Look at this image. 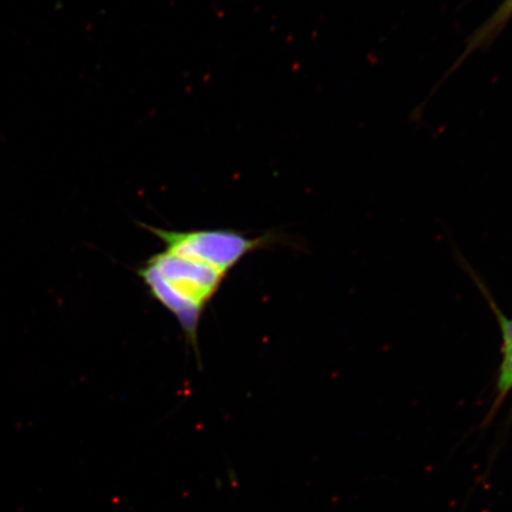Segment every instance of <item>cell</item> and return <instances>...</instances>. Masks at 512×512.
<instances>
[{
  "mask_svg": "<svg viewBox=\"0 0 512 512\" xmlns=\"http://www.w3.org/2000/svg\"><path fill=\"white\" fill-rule=\"evenodd\" d=\"M139 226L162 240L166 246L165 251L201 262L224 275L233 270L247 254L272 246L277 241L271 235L248 238L232 229L175 232L147 226L145 223H139Z\"/></svg>",
  "mask_w": 512,
  "mask_h": 512,
  "instance_id": "1",
  "label": "cell"
},
{
  "mask_svg": "<svg viewBox=\"0 0 512 512\" xmlns=\"http://www.w3.org/2000/svg\"><path fill=\"white\" fill-rule=\"evenodd\" d=\"M147 264L156 268L160 278L176 296L206 309L219 292L227 275L215 268L168 251L152 255Z\"/></svg>",
  "mask_w": 512,
  "mask_h": 512,
  "instance_id": "2",
  "label": "cell"
},
{
  "mask_svg": "<svg viewBox=\"0 0 512 512\" xmlns=\"http://www.w3.org/2000/svg\"><path fill=\"white\" fill-rule=\"evenodd\" d=\"M136 272L138 277L144 281L146 287L149 288L151 296L176 317L185 337H187L188 342L198 356V326L201 323L203 307L172 293L163 279L160 278L155 267L147 264V262L144 266L137 268Z\"/></svg>",
  "mask_w": 512,
  "mask_h": 512,
  "instance_id": "3",
  "label": "cell"
},
{
  "mask_svg": "<svg viewBox=\"0 0 512 512\" xmlns=\"http://www.w3.org/2000/svg\"><path fill=\"white\" fill-rule=\"evenodd\" d=\"M473 278H475L476 284L480 288V291H482L486 302L489 303L492 312L495 313L502 336V358L497 371L495 400L494 403H492L488 415V420H491L492 416L497 413L498 409L501 408L504 401L507 400L509 394L512 392V317L505 316L502 310L499 309L494 297L491 296L488 288H486L477 277Z\"/></svg>",
  "mask_w": 512,
  "mask_h": 512,
  "instance_id": "4",
  "label": "cell"
},
{
  "mask_svg": "<svg viewBox=\"0 0 512 512\" xmlns=\"http://www.w3.org/2000/svg\"><path fill=\"white\" fill-rule=\"evenodd\" d=\"M511 19L512 0H504V2L498 6L494 15L470 37L469 43H467L465 48V53L460 57L458 66L459 63L463 62L465 57L471 55L473 51L490 46V44L496 40L497 36L501 34L503 29L507 27Z\"/></svg>",
  "mask_w": 512,
  "mask_h": 512,
  "instance_id": "5",
  "label": "cell"
}]
</instances>
